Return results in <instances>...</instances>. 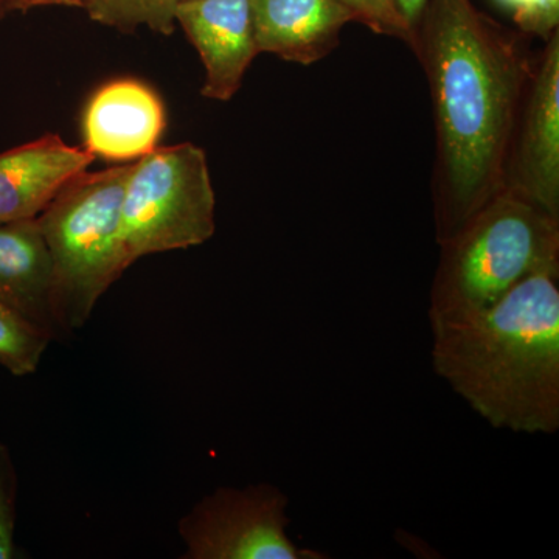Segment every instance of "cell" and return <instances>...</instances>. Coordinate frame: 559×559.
<instances>
[{
	"instance_id": "6da1fadb",
	"label": "cell",
	"mask_w": 559,
	"mask_h": 559,
	"mask_svg": "<svg viewBox=\"0 0 559 559\" xmlns=\"http://www.w3.org/2000/svg\"><path fill=\"white\" fill-rule=\"evenodd\" d=\"M415 55L428 76L437 134V241L450 240L506 190L507 167L536 64L469 0H429Z\"/></svg>"
},
{
	"instance_id": "7a4b0ae2",
	"label": "cell",
	"mask_w": 559,
	"mask_h": 559,
	"mask_svg": "<svg viewBox=\"0 0 559 559\" xmlns=\"http://www.w3.org/2000/svg\"><path fill=\"white\" fill-rule=\"evenodd\" d=\"M558 280L540 272L488 310L430 325L433 371L495 429L559 430Z\"/></svg>"
},
{
	"instance_id": "3957f363",
	"label": "cell",
	"mask_w": 559,
	"mask_h": 559,
	"mask_svg": "<svg viewBox=\"0 0 559 559\" xmlns=\"http://www.w3.org/2000/svg\"><path fill=\"white\" fill-rule=\"evenodd\" d=\"M440 248L430 325L488 310L532 275L559 274V218L506 189Z\"/></svg>"
},
{
	"instance_id": "277c9868",
	"label": "cell",
	"mask_w": 559,
	"mask_h": 559,
	"mask_svg": "<svg viewBox=\"0 0 559 559\" xmlns=\"http://www.w3.org/2000/svg\"><path fill=\"white\" fill-rule=\"evenodd\" d=\"M132 164L81 173L36 218L53 272L55 322L70 333L90 320L123 274L120 213Z\"/></svg>"
},
{
	"instance_id": "5b68a950",
	"label": "cell",
	"mask_w": 559,
	"mask_h": 559,
	"mask_svg": "<svg viewBox=\"0 0 559 559\" xmlns=\"http://www.w3.org/2000/svg\"><path fill=\"white\" fill-rule=\"evenodd\" d=\"M207 156L193 143L162 146L132 164L120 213L124 270L139 259L204 245L216 230Z\"/></svg>"
},
{
	"instance_id": "8992f818",
	"label": "cell",
	"mask_w": 559,
	"mask_h": 559,
	"mask_svg": "<svg viewBox=\"0 0 559 559\" xmlns=\"http://www.w3.org/2000/svg\"><path fill=\"white\" fill-rule=\"evenodd\" d=\"M289 499L272 484L221 487L179 521L183 559H326L288 535Z\"/></svg>"
},
{
	"instance_id": "52a82bcc",
	"label": "cell",
	"mask_w": 559,
	"mask_h": 559,
	"mask_svg": "<svg viewBox=\"0 0 559 559\" xmlns=\"http://www.w3.org/2000/svg\"><path fill=\"white\" fill-rule=\"evenodd\" d=\"M506 189L559 218V36L547 40L522 105Z\"/></svg>"
},
{
	"instance_id": "ba28073f",
	"label": "cell",
	"mask_w": 559,
	"mask_h": 559,
	"mask_svg": "<svg viewBox=\"0 0 559 559\" xmlns=\"http://www.w3.org/2000/svg\"><path fill=\"white\" fill-rule=\"evenodd\" d=\"M178 24L204 64L202 97L231 100L260 55L250 0H186L176 10Z\"/></svg>"
},
{
	"instance_id": "9c48e42d",
	"label": "cell",
	"mask_w": 559,
	"mask_h": 559,
	"mask_svg": "<svg viewBox=\"0 0 559 559\" xmlns=\"http://www.w3.org/2000/svg\"><path fill=\"white\" fill-rule=\"evenodd\" d=\"M167 124L164 103L138 80H117L92 95L83 114V148L109 162L140 159L157 148Z\"/></svg>"
},
{
	"instance_id": "30bf717a",
	"label": "cell",
	"mask_w": 559,
	"mask_h": 559,
	"mask_svg": "<svg viewBox=\"0 0 559 559\" xmlns=\"http://www.w3.org/2000/svg\"><path fill=\"white\" fill-rule=\"evenodd\" d=\"M95 157L58 134L0 153V223L36 219Z\"/></svg>"
},
{
	"instance_id": "8fae6325",
	"label": "cell",
	"mask_w": 559,
	"mask_h": 559,
	"mask_svg": "<svg viewBox=\"0 0 559 559\" xmlns=\"http://www.w3.org/2000/svg\"><path fill=\"white\" fill-rule=\"evenodd\" d=\"M250 13L260 53L301 66L329 57L355 21L337 0H250Z\"/></svg>"
},
{
	"instance_id": "7c38bea8",
	"label": "cell",
	"mask_w": 559,
	"mask_h": 559,
	"mask_svg": "<svg viewBox=\"0 0 559 559\" xmlns=\"http://www.w3.org/2000/svg\"><path fill=\"white\" fill-rule=\"evenodd\" d=\"M51 289L50 253L38 221L0 223V299L53 341L60 331L55 322Z\"/></svg>"
},
{
	"instance_id": "4fadbf2b",
	"label": "cell",
	"mask_w": 559,
	"mask_h": 559,
	"mask_svg": "<svg viewBox=\"0 0 559 559\" xmlns=\"http://www.w3.org/2000/svg\"><path fill=\"white\" fill-rule=\"evenodd\" d=\"M186 0H83L92 21L121 32L140 27L171 35L176 28V10Z\"/></svg>"
},
{
	"instance_id": "5bb4252c",
	"label": "cell",
	"mask_w": 559,
	"mask_h": 559,
	"mask_svg": "<svg viewBox=\"0 0 559 559\" xmlns=\"http://www.w3.org/2000/svg\"><path fill=\"white\" fill-rule=\"evenodd\" d=\"M50 342L49 334L0 299V366L3 369L16 377L35 373Z\"/></svg>"
},
{
	"instance_id": "9a60e30c",
	"label": "cell",
	"mask_w": 559,
	"mask_h": 559,
	"mask_svg": "<svg viewBox=\"0 0 559 559\" xmlns=\"http://www.w3.org/2000/svg\"><path fill=\"white\" fill-rule=\"evenodd\" d=\"M353 14V20L362 22L378 35L393 36L415 46V33L401 16L395 0H337Z\"/></svg>"
},
{
	"instance_id": "2e32d148",
	"label": "cell",
	"mask_w": 559,
	"mask_h": 559,
	"mask_svg": "<svg viewBox=\"0 0 559 559\" xmlns=\"http://www.w3.org/2000/svg\"><path fill=\"white\" fill-rule=\"evenodd\" d=\"M525 33L549 40L558 32L559 0H498Z\"/></svg>"
},
{
	"instance_id": "e0dca14e",
	"label": "cell",
	"mask_w": 559,
	"mask_h": 559,
	"mask_svg": "<svg viewBox=\"0 0 559 559\" xmlns=\"http://www.w3.org/2000/svg\"><path fill=\"white\" fill-rule=\"evenodd\" d=\"M10 466L0 447V559L14 557V492Z\"/></svg>"
},
{
	"instance_id": "ac0fdd59",
	"label": "cell",
	"mask_w": 559,
	"mask_h": 559,
	"mask_svg": "<svg viewBox=\"0 0 559 559\" xmlns=\"http://www.w3.org/2000/svg\"><path fill=\"white\" fill-rule=\"evenodd\" d=\"M43 7H79L83 9V0H0V9L3 14H9L11 11H25L33 9H43Z\"/></svg>"
},
{
	"instance_id": "d6986e66",
	"label": "cell",
	"mask_w": 559,
	"mask_h": 559,
	"mask_svg": "<svg viewBox=\"0 0 559 559\" xmlns=\"http://www.w3.org/2000/svg\"><path fill=\"white\" fill-rule=\"evenodd\" d=\"M429 0H395L396 7H399L401 16L409 25L412 32L417 31L419 20H421L423 13H425L426 7H428Z\"/></svg>"
},
{
	"instance_id": "ffe728a7",
	"label": "cell",
	"mask_w": 559,
	"mask_h": 559,
	"mask_svg": "<svg viewBox=\"0 0 559 559\" xmlns=\"http://www.w3.org/2000/svg\"><path fill=\"white\" fill-rule=\"evenodd\" d=\"M3 17H5V14H3L2 9H0V20H3Z\"/></svg>"
}]
</instances>
